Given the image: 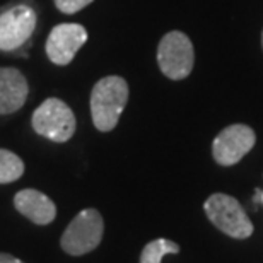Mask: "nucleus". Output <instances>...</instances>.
I'll return each mask as SVG.
<instances>
[{
    "label": "nucleus",
    "mask_w": 263,
    "mask_h": 263,
    "mask_svg": "<svg viewBox=\"0 0 263 263\" xmlns=\"http://www.w3.org/2000/svg\"><path fill=\"white\" fill-rule=\"evenodd\" d=\"M128 101V84L120 76H108L94 84L91 92V117L99 132H111L118 125Z\"/></svg>",
    "instance_id": "nucleus-1"
},
{
    "label": "nucleus",
    "mask_w": 263,
    "mask_h": 263,
    "mask_svg": "<svg viewBox=\"0 0 263 263\" xmlns=\"http://www.w3.org/2000/svg\"><path fill=\"white\" fill-rule=\"evenodd\" d=\"M31 125L38 135L64 144L76 134L77 122L76 115L65 101L59 98H48L34 109Z\"/></svg>",
    "instance_id": "nucleus-2"
},
{
    "label": "nucleus",
    "mask_w": 263,
    "mask_h": 263,
    "mask_svg": "<svg viewBox=\"0 0 263 263\" xmlns=\"http://www.w3.org/2000/svg\"><path fill=\"white\" fill-rule=\"evenodd\" d=\"M203 210L210 222L231 238L246 239L253 234V224L248 214L234 197L226 193H214L207 198Z\"/></svg>",
    "instance_id": "nucleus-3"
},
{
    "label": "nucleus",
    "mask_w": 263,
    "mask_h": 263,
    "mask_svg": "<svg viewBox=\"0 0 263 263\" xmlns=\"http://www.w3.org/2000/svg\"><path fill=\"white\" fill-rule=\"evenodd\" d=\"M157 64L161 72L171 81L188 77L195 64V51L190 38L181 31H171L162 36L157 46Z\"/></svg>",
    "instance_id": "nucleus-4"
},
{
    "label": "nucleus",
    "mask_w": 263,
    "mask_h": 263,
    "mask_svg": "<svg viewBox=\"0 0 263 263\" xmlns=\"http://www.w3.org/2000/svg\"><path fill=\"white\" fill-rule=\"evenodd\" d=\"M103 231L104 224L101 214L96 209H84L67 226L60 245L65 253L72 256L86 255L98 248L103 239Z\"/></svg>",
    "instance_id": "nucleus-5"
},
{
    "label": "nucleus",
    "mask_w": 263,
    "mask_h": 263,
    "mask_svg": "<svg viewBox=\"0 0 263 263\" xmlns=\"http://www.w3.org/2000/svg\"><path fill=\"white\" fill-rule=\"evenodd\" d=\"M34 9L26 4H17L0 12V51H14L21 48L36 29Z\"/></svg>",
    "instance_id": "nucleus-6"
},
{
    "label": "nucleus",
    "mask_w": 263,
    "mask_h": 263,
    "mask_svg": "<svg viewBox=\"0 0 263 263\" xmlns=\"http://www.w3.org/2000/svg\"><path fill=\"white\" fill-rule=\"evenodd\" d=\"M255 142L256 135L248 125H229L214 139L212 156L217 164L233 166L253 149Z\"/></svg>",
    "instance_id": "nucleus-7"
},
{
    "label": "nucleus",
    "mask_w": 263,
    "mask_h": 263,
    "mask_svg": "<svg viewBox=\"0 0 263 263\" xmlns=\"http://www.w3.org/2000/svg\"><path fill=\"white\" fill-rule=\"evenodd\" d=\"M87 31L76 23H62L50 31L46 38L45 51L51 64L65 67L73 60L77 51L86 45Z\"/></svg>",
    "instance_id": "nucleus-8"
},
{
    "label": "nucleus",
    "mask_w": 263,
    "mask_h": 263,
    "mask_svg": "<svg viewBox=\"0 0 263 263\" xmlns=\"http://www.w3.org/2000/svg\"><path fill=\"white\" fill-rule=\"evenodd\" d=\"M28 79L15 67H0V115L19 111L28 101Z\"/></svg>",
    "instance_id": "nucleus-9"
},
{
    "label": "nucleus",
    "mask_w": 263,
    "mask_h": 263,
    "mask_svg": "<svg viewBox=\"0 0 263 263\" xmlns=\"http://www.w3.org/2000/svg\"><path fill=\"white\" fill-rule=\"evenodd\" d=\"M14 207L19 210L24 217L38 226H46L57 217V205L50 197L40 190H21L14 197Z\"/></svg>",
    "instance_id": "nucleus-10"
},
{
    "label": "nucleus",
    "mask_w": 263,
    "mask_h": 263,
    "mask_svg": "<svg viewBox=\"0 0 263 263\" xmlns=\"http://www.w3.org/2000/svg\"><path fill=\"white\" fill-rule=\"evenodd\" d=\"M24 175V162L23 159L7 149H0V183H12L17 181Z\"/></svg>",
    "instance_id": "nucleus-11"
},
{
    "label": "nucleus",
    "mask_w": 263,
    "mask_h": 263,
    "mask_svg": "<svg viewBox=\"0 0 263 263\" xmlns=\"http://www.w3.org/2000/svg\"><path fill=\"white\" fill-rule=\"evenodd\" d=\"M180 246L170 239H154L145 245L140 255V263H161L162 258L170 253H178Z\"/></svg>",
    "instance_id": "nucleus-12"
},
{
    "label": "nucleus",
    "mask_w": 263,
    "mask_h": 263,
    "mask_svg": "<svg viewBox=\"0 0 263 263\" xmlns=\"http://www.w3.org/2000/svg\"><path fill=\"white\" fill-rule=\"evenodd\" d=\"M94 0H55V7L64 14H77L79 10L87 7Z\"/></svg>",
    "instance_id": "nucleus-13"
},
{
    "label": "nucleus",
    "mask_w": 263,
    "mask_h": 263,
    "mask_svg": "<svg viewBox=\"0 0 263 263\" xmlns=\"http://www.w3.org/2000/svg\"><path fill=\"white\" fill-rule=\"evenodd\" d=\"M0 263H24V261H21L19 258H15V256H12V255L0 253Z\"/></svg>",
    "instance_id": "nucleus-14"
},
{
    "label": "nucleus",
    "mask_w": 263,
    "mask_h": 263,
    "mask_svg": "<svg viewBox=\"0 0 263 263\" xmlns=\"http://www.w3.org/2000/svg\"><path fill=\"white\" fill-rule=\"evenodd\" d=\"M261 45H263V33H261Z\"/></svg>",
    "instance_id": "nucleus-15"
},
{
    "label": "nucleus",
    "mask_w": 263,
    "mask_h": 263,
    "mask_svg": "<svg viewBox=\"0 0 263 263\" xmlns=\"http://www.w3.org/2000/svg\"><path fill=\"white\" fill-rule=\"evenodd\" d=\"M261 200H263V197H261Z\"/></svg>",
    "instance_id": "nucleus-16"
}]
</instances>
